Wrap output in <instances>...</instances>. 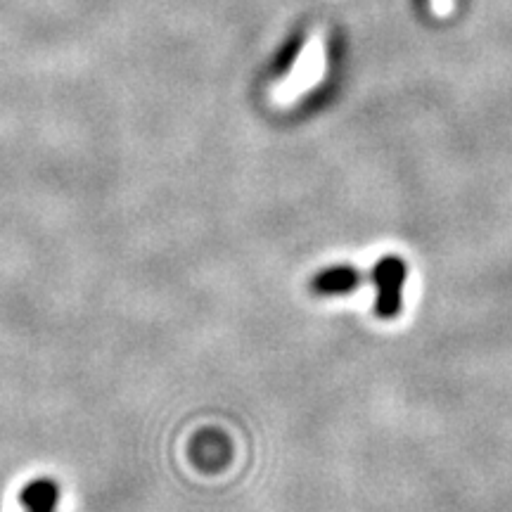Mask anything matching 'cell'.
Segmentation results:
<instances>
[{"label": "cell", "instance_id": "1", "mask_svg": "<svg viewBox=\"0 0 512 512\" xmlns=\"http://www.w3.org/2000/svg\"><path fill=\"white\" fill-rule=\"evenodd\" d=\"M375 287V316L382 320H392L403 309V290H406L408 266L401 256L387 254L377 259L370 273Z\"/></svg>", "mask_w": 512, "mask_h": 512}, {"label": "cell", "instance_id": "2", "mask_svg": "<svg viewBox=\"0 0 512 512\" xmlns=\"http://www.w3.org/2000/svg\"><path fill=\"white\" fill-rule=\"evenodd\" d=\"M325 64H328V46H325V34L323 31H316L311 36V41L306 43L299 53L297 62H294L290 81H287V88L290 91H306V88L316 86V83L323 79Z\"/></svg>", "mask_w": 512, "mask_h": 512}, {"label": "cell", "instance_id": "3", "mask_svg": "<svg viewBox=\"0 0 512 512\" xmlns=\"http://www.w3.org/2000/svg\"><path fill=\"white\" fill-rule=\"evenodd\" d=\"M233 448L223 432L219 430H204L195 437L190 446V458L200 470L216 472L230 463Z\"/></svg>", "mask_w": 512, "mask_h": 512}, {"label": "cell", "instance_id": "4", "mask_svg": "<svg viewBox=\"0 0 512 512\" xmlns=\"http://www.w3.org/2000/svg\"><path fill=\"white\" fill-rule=\"evenodd\" d=\"M363 283V273L351 264H335L330 268H323L313 275L311 292L318 297H344L358 290Z\"/></svg>", "mask_w": 512, "mask_h": 512}, {"label": "cell", "instance_id": "5", "mask_svg": "<svg viewBox=\"0 0 512 512\" xmlns=\"http://www.w3.org/2000/svg\"><path fill=\"white\" fill-rule=\"evenodd\" d=\"M19 501L29 512H55L57 503H60V489L50 479H36V482L24 486Z\"/></svg>", "mask_w": 512, "mask_h": 512}, {"label": "cell", "instance_id": "6", "mask_svg": "<svg viewBox=\"0 0 512 512\" xmlns=\"http://www.w3.org/2000/svg\"><path fill=\"white\" fill-rule=\"evenodd\" d=\"M430 3H432V12L439 17H446L448 12L453 10V0H430Z\"/></svg>", "mask_w": 512, "mask_h": 512}]
</instances>
